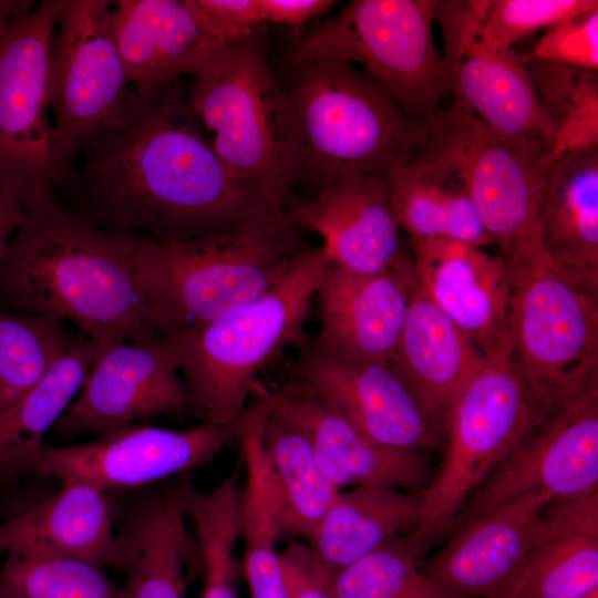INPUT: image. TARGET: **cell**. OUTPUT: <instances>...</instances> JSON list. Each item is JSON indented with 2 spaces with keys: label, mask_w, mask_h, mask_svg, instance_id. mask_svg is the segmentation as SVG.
I'll use <instances>...</instances> for the list:
<instances>
[{
  "label": "cell",
  "mask_w": 598,
  "mask_h": 598,
  "mask_svg": "<svg viewBox=\"0 0 598 598\" xmlns=\"http://www.w3.org/2000/svg\"><path fill=\"white\" fill-rule=\"evenodd\" d=\"M80 155L58 186L62 205L105 230L188 240L275 210L215 154L179 81L148 94L130 87L120 117Z\"/></svg>",
  "instance_id": "obj_1"
},
{
  "label": "cell",
  "mask_w": 598,
  "mask_h": 598,
  "mask_svg": "<svg viewBox=\"0 0 598 598\" xmlns=\"http://www.w3.org/2000/svg\"><path fill=\"white\" fill-rule=\"evenodd\" d=\"M22 207V223L0 257L1 310L68 319L101 350L161 340L133 266L145 235L90 224L52 192Z\"/></svg>",
  "instance_id": "obj_2"
},
{
  "label": "cell",
  "mask_w": 598,
  "mask_h": 598,
  "mask_svg": "<svg viewBox=\"0 0 598 598\" xmlns=\"http://www.w3.org/2000/svg\"><path fill=\"white\" fill-rule=\"evenodd\" d=\"M285 210L188 240L145 236L133 258L157 337L167 340L259 298L307 249Z\"/></svg>",
  "instance_id": "obj_3"
},
{
  "label": "cell",
  "mask_w": 598,
  "mask_h": 598,
  "mask_svg": "<svg viewBox=\"0 0 598 598\" xmlns=\"http://www.w3.org/2000/svg\"><path fill=\"white\" fill-rule=\"evenodd\" d=\"M287 62L281 85L292 117L296 184L317 195L350 175H383L421 145L426 123L360 68L326 58Z\"/></svg>",
  "instance_id": "obj_4"
},
{
  "label": "cell",
  "mask_w": 598,
  "mask_h": 598,
  "mask_svg": "<svg viewBox=\"0 0 598 598\" xmlns=\"http://www.w3.org/2000/svg\"><path fill=\"white\" fill-rule=\"evenodd\" d=\"M503 257L511 362L545 420L598 392V286L556 266L537 241Z\"/></svg>",
  "instance_id": "obj_5"
},
{
  "label": "cell",
  "mask_w": 598,
  "mask_h": 598,
  "mask_svg": "<svg viewBox=\"0 0 598 598\" xmlns=\"http://www.w3.org/2000/svg\"><path fill=\"white\" fill-rule=\"evenodd\" d=\"M320 246L302 251L259 298L202 327L163 340L204 421L231 426L260 391L259 372L300 342L312 299L331 268Z\"/></svg>",
  "instance_id": "obj_6"
},
{
  "label": "cell",
  "mask_w": 598,
  "mask_h": 598,
  "mask_svg": "<svg viewBox=\"0 0 598 598\" xmlns=\"http://www.w3.org/2000/svg\"><path fill=\"white\" fill-rule=\"evenodd\" d=\"M265 27L220 47L187 94L224 165L272 209L285 210L296 185V143L287 95L267 60Z\"/></svg>",
  "instance_id": "obj_7"
},
{
  "label": "cell",
  "mask_w": 598,
  "mask_h": 598,
  "mask_svg": "<svg viewBox=\"0 0 598 598\" xmlns=\"http://www.w3.org/2000/svg\"><path fill=\"white\" fill-rule=\"evenodd\" d=\"M544 419L530 404L509 358V343L485 354L442 420L443 457L420 494L421 556L450 534L468 496Z\"/></svg>",
  "instance_id": "obj_8"
},
{
  "label": "cell",
  "mask_w": 598,
  "mask_h": 598,
  "mask_svg": "<svg viewBox=\"0 0 598 598\" xmlns=\"http://www.w3.org/2000/svg\"><path fill=\"white\" fill-rule=\"evenodd\" d=\"M436 0H353L299 40L288 61L360 65L415 120L427 123L446 94L432 28Z\"/></svg>",
  "instance_id": "obj_9"
},
{
  "label": "cell",
  "mask_w": 598,
  "mask_h": 598,
  "mask_svg": "<svg viewBox=\"0 0 598 598\" xmlns=\"http://www.w3.org/2000/svg\"><path fill=\"white\" fill-rule=\"evenodd\" d=\"M419 150L461 181L503 256L537 241L536 215L550 167L538 146L494 131L453 99L426 123Z\"/></svg>",
  "instance_id": "obj_10"
},
{
  "label": "cell",
  "mask_w": 598,
  "mask_h": 598,
  "mask_svg": "<svg viewBox=\"0 0 598 598\" xmlns=\"http://www.w3.org/2000/svg\"><path fill=\"white\" fill-rule=\"evenodd\" d=\"M111 4L64 0L51 38L49 106L60 184L86 143L120 117L127 99L130 81L112 32Z\"/></svg>",
  "instance_id": "obj_11"
},
{
  "label": "cell",
  "mask_w": 598,
  "mask_h": 598,
  "mask_svg": "<svg viewBox=\"0 0 598 598\" xmlns=\"http://www.w3.org/2000/svg\"><path fill=\"white\" fill-rule=\"evenodd\" d=\"M64 0H40L0 42V189L21 205L61 181L49 121L50 45Z\"/></svg>",
  "instance_id": "obj_12"
},
{
  "label": "cell",
  "mask_w": 598,
  "mask_h": 598,
  "mask_svg": "<svg viewBox=\"0 0 598 598\" xmlns=\"http://www.w3.org/2000/svg\"><path fill=\"white\" fill-rule=\"evenodd\" d=\"M231 426L204 421L186 430L131 423L82 444H45L34 474L78 480L109 493L152 485L207 465L235 443Z\"/></svg>",
  "instance_id": "obj_13"
},
{
  "label": "cell",
  "mask_w": 598,
  "mask_h": 598,
  "mask_svg": "<svg viewBox=\"0 0 598 598\" xmlns=\"http://www.w3.org/2000/svg\"><path fill=\"white\" fill-rule=\"evenodd\" d=\"M286 385L320 401L381 444L424 453L442 446L441 423L391 360L350 361L312 344Z\"/></svg>",
  "instance_id": "obj_14"
},
{
  "label": "cell",
  "mask_w": 598,
  "mask_h": 598,
  "mask_svg": "<svg viewBox=\"0 0 598 598\" xmlns=\"http://www.w3.org/2000/svg\"><path fill=\"white\" fill-rule=\"evenodd\" d=\"M596 491L598 392L537 425L468 496L452 530L524 497L554 501Z\"/></svg>",
  "instance_id": "obj_15"
},
{
  "label": "cell",
  "mask_w": 598,
  "mask_h": 598,
  "mask_svg": "<svg viewBox=\"0 0 598 598\" xmlns=\"http://www.w3.org/2000/svg\"><path fill=\"white\" fill-rule=\"evenodd\" d=\"M188 411L190 395L167 343L120 341L101 350L52 431L56 439H70Z\"/></svg>",
  "instance_id": "obj_16"
},
{
  "label": "cell",
  "mask_w": 598,
  "mask_h": 598,
  "mask_svg": "<svg viewBox=\"0 0 598 598\" xmlns=\"http://www.w3.org/2000/svg\"><path fill=\"white\" fill-rule=\"evenodd\" d=\"M419 290L488 354L508 341L506 259L452 238H410Z\"/></svg>",
  "instance_id": "obj_17"
},
{
  "label": "cell",
  "mask_w": 598,
  "mask_h": 598,
  "mask_svg": "<svg viewBox=\"0 0 598 598\" xmlns=\"http://www.w3.org/2000/svg\"><path fill=\"white\" fill-rule=\"evenodd\" d=\"M412 264L378 274L331 267L316 296L321 327L315 347L350 361L394 355L414 286Z\"/></svg>",
  "instance_id": "obj_18"
},
{
  "label": "cell",
  "mask_w": 598,
  "mask_h": 598,
  "mask_svg": "<svg viewBox=\"0 0 598 598\" xmlns=\"http://www.w3.org/2000/svg\"><path fill=\"white\" fill-rule=\"evenodd\" d=\"M286 214L297 228L322 238L332 267L371 275L406 259L382 175L343 177L310 200L288 204Z\"/></svg>",
  "instance_id": "obj_19"
},
{
  "label": "cell",
  "mask_w": 598,
  "mask_h": 598,
  "mask_svg": "<svg viewBox=\"0 0 598 598\" xmlns=\"http://www.w3.org/2000/svg\"><path fill=\"white\" fill-rule=\"evenodd\" d=\"M272 412L297 424L339 489L388 485L421 494L433 477L427 453L381 444L320 401L283 385L272 392Z\"/></svg>",
  "instance_id": "obj_20"
},
{
  "label": "cell",
  "mask_w": 598,
  "mask_h": 598,
  "mask_svg": "<svg viewBox=\"0 0 598 598\" xmlns=\"http://www.w3.org/2000/svg\"><path fill=\"white\" fill-rule=\"evenodd\" d=\"M550 501L529 496L467 519L422 573L471 598H498L519 570Z\"/></svg>",
  "instance_id": "obj_21"
},
{
  "label": "cell",
  "mask_w": 598,
  "mask_h": 598,
  "mask_svg": "<svg viewBox=\"0 0 598 598\" xmlns=\"http://www.w3.org/2000/svg\"><path fill=\"white\" fill-rule=\"evenodd\" d=\"M116 534L128 598H185L202 576L198 543L172 482L140 496Z\"/></svg>",
  "instance_id": "obj_22"
},
{
  "label": "cell",
  "mask_w": 598,
  "mask_h": 598,
  "mask_svg": "<svg viewBox=\"0 0 598 598\" xmlns=\"http://www.w3.org/2000/svg\"><path fill=\"white\" fill-rule=\"evenodd\" d=\"M111 27L130 84L140 94L193 76L223 45L197 27L184 0H116Z\"/></svg>",
  "instance_id": "obj_23"
},
{
  "label": "cell",
  "mask_w": 598,
  "mask_h": 598,
  "mask_svg": "<svg viewBox=\"0 0 598 598\" xmlns=\"http://www.w3.org/2000/svg\"><path fill=\"white\" fill-rule=\"evenodd\" d=\"M598 589V491L550 501L498 598H582Z\"/></svg>",
  "instance_id": "obj_24"
},
{
  "label": "cell",
  "mask_w": 598,
  "mask_h": 598,
  "mask_svg": "<svg viewBox=\"0 0 598 598\" xmlns=\"http://www.w3.org/2000/svg\"><path fill=\"white\" fill-rule=\"evenodd\" d=\"M54 494L0 520V555L16 550L71 555L122 570L107 493L64 480Z\"/></svg>",
  "instance_id": "obj_25"
},
{
  "label": "cell",
  "mask_w": 598,
  "mask_h": 598,
  "mask_svg": "<svg viewBox=\"0 0 598 598\" xmlns=\"http://www.w3.org/2000/svg\"><path fill=\"white\" fill-rule=\"evenodd\" d=\"M535 233L556 266L598 286V146L565 153L550 165Z\"/></svg>",
  "instance_id": "obj_26"
},
{
  "label": "cell",
  "mask_w": 598,
  "mask_h": 598,
  "mask_svg": "<svg viewBox=\"0 0 598 598\" xmlns=\"http://www.w3.org/2000/svg\"><path fill=\"white\" fill-rule=\"evenodd\" d=\"M484 360L478 346L424 296L414 281L404 327L391 361L441 425Z\"/></svg>",
  "instance_id": "obj_27"
},
{
  "label": "cell",
  "mask_w": 598,
  "mask_h": 598,
  "mask_svg": "<svg viewBox=\"0 0 598 598\" xmlns=\"http://www.w3.org/2000/svg\"><path fill=\"white\" fill-rule=\"evenodd\" d=\"M233 425L241 450L245 484L240 494V539L244 542L243 570L252 598H288L278 540V503L272 472L265 452L264 431L271 413L272 393L256 394Z\"/></svg>",
  "instance_id": "obj_28"
},
{
  "label": "cell",
  "mask_w": 598,
  "mask_h": 598,
  "mask_svg": "<svg viewBox=\"0 0 598 598\" xmlns=\"http://www.w3.org/2000/svg\"><path fill=\"white\" fill-rule=\"evenodd\" d=\"M451 95L494 131L528 140L546 154L554 148L556 131L523 58L512 50L498 54L476 42Z\"/></svg>",
  "instance_id": "obj_29"
},
{
  "label": "cell",
  "mask_w": 598,
  "mask_h": 598,
  "mask_svg": "<svg viewBox=\"0 0 598 598\" xmlns=\"http://www.w3.org/2000/svg\"><path fill=\"white\" fill-rule=\"evenodd\" d=\"M101 349L82 333L29 391L0 410V482L34 474L45 434L80 392Z\"/></svg>",
  "instance_id": "obj_30"
},
{
  "label": "cell",
  "mask_w": 598,
  "mask_h": 598,
  "mask_svg": "<svg viewBox=\"0 0 598 598\" xmlns=\"http://www.w3.org/2000/svg\"><path fill=\"white\" fill-rule=\"evenodd\" d=\"M382 178L399 225L410 238L493 244L461 181L419 147Z\"/></svg>",
  "instance_id": "obj_31"
},
{
  "label": "cell",
  "mask_w": 598,
  "mask_h": 598,
  "mask_svg": "<svg viewBox=\"0 0 598 598\" xmlns=\"http://www.w3.org/2000/svg\"><path fill=\"white\" fill-rule=\"evenodd\" d=\"M420 494L388 485L340 491L313 536L312 553L332 574L374 551L420 520Z\"/></svg>",
  "instance_id": "obj_32"
},
{
  "label": "cell",
  "mask_w": 598,
  "mask_h": 598,
  "mask_svg": "<svg viewBox=\"0 0 598 598\" xmlns=\"http://www.w3.org/2000/svg\"><path fill=\"white\" fill-rule=\"evenodd\" d=\"M264 446L281 536L310 539L340 491L322 472L307 434L272 410L265 425Z\"/></svg>",
  "instance_id": "obj_33"
},
{
  "label": "cell",
  "mask_w": 598,
  "mask_h": 598,
  "mask_svg": "<svg viewBox=\"0 0 598 598\" xmlns=\"http://www.w3.org/2000/svg\"><path fill=\"white\" fill-rule=\"evenodd\" d=\"M243 471L240 457L228 476L209 492L196 489L189 473L173 481L200 550L204 579L200 598H239L243 566L236 557V545L240 539Z\"/></svg>",
  "instance_id": "obj_34"
},
{
  "label": "cell",
  "mask_w": 598,
  "mask_h": 598,
  "mask_svg": "<svg viewBox=\"0 0 598 598\" xmlns=\"http://www.w3.org/2000/svg\"><path fill=\"white\" fill-rule=\"evenodd\" d=\"M542 105L556 131L551 165L560 155L598 146V72L523 58Z\"/></svg>",
  "instance_id": "obj_35"
},
{
  "label": "cell",
  "mask_w": 598,
  "mask_h": 598,
  "mask_svg": "<svg viewBox=\"0 0 598 598\" xmlns=\"http://www.w3.org/2000/svg\"><path fill=\"white\" fill-rule=\"evenodd\" d=\"M0 598H128L104 566L76 556L32 550L6 555Z\"/></svg>",
  "instance_id": "obj_36"
},
{
  "label": "cell",
  "mask_w": 598,
  "mask_h": 598,
  "mask_svg": "<svg viewBox=\"0 0 598 598\" xmlns=\"http://www.w3.org/2000/svg\"><path fill=\"white\" fill-rule=\"evenodd\" d=\"M80 337L60 318L0 309V410L34 386Z\"/></svg>",
  "instance_id": "obj_37"
},
{
  "label": "cell",
  "mask_w": 598,
  "mask_h": 598,
  "mask_svg": "<svg viewBox=\"0 0 598 598\" xmlns=\"http://www.w3.org/2000/svg\"><path fill=\"white\" fill-rule=\"evenodd\" d=\"M411 535H399L340 569L331 587L336 598H471L431 579L419 566Z\"/></svg>",
  "instance_id": "obj_38"
},
{
  "label": "cell",
  "mask_w": 598,
  "mask_h": 598,
  "mask_svg": "<svg viewBox=\"0 0 598 598\" xmlns=\"http://www.w3.org/2000/svg\"><path fill=\"white\" fill-rule=\"evenodd\" d=\"M597 9V0H494L478 42L504 54L542 29Z\"/></svg>",
  "instance_id": "obj_39"
},
{
  "label": "cell",
  "mask_w": 598,
  "mask_h": 598,
  "mask_svg": "<svg viewBox=\"0 0 598 598\" xmlns=\"http://www.w3.org/2000/svg\"><path fill=\"white\" fill-rule=\"evenodd\" d=\"M494 0H436L434 22L443 37L441 68L444 89L451 94L461 64L480 41Z\"/></svg>",
  "instance_id": "obj_40"
},
{
  "label": "cell",
  "mask_w": 598,
  "mask_h": 598,
  "mask_svg": "<svg viewBox=\"0 0 598 598\" xmlns=\"http://www.w3.org/2000/svg\"><path fill=\"white\" fill-rule=\"evenodd\" d=\"M529 58L598 71V9L570 17L540 37Z\"/></svg>",
  "instance_id": "obj_41"
},
{
  "label": "cell",
  "mask_w": 598,
  "mask_h": 598,
  "mask_svg": "<svg viewBox=\"0 0 598 598\" xmlns=\"http://www.w3.org/2000/svg\"><path fill=\"white\" fill-rule=\"evenodd\" d=\"M199 30L220 45L241 42L264 23L257 0H184Z\"/></svg>",
  "instance_id": "obj_42"
},
{
  "label": "cell",
  "mask_w": 598,
  "mask_h": 598,
  "mask_svg": "<svg viewBox=\"0 0 598 598\" xmlns=\"http://www.w3.org/2000/svg\"><path fill=\"white\" fill-rule=\"evenodd\" d=\"M280 564L288 598H336L331 587L334 574L309 546L290 540L280 553Z\"/></svg>",
  "instance_id": "obj_43"
},
{
  "label": "cell",
  "mask_w": 598,
  "mask_h": 598,
  "mask_svg": "<svg viewBox=\"0 0 598 598\" xmlns=\"http://www.w3.org/2000/svg\"><path fill=\"white\" fill-rule=\"evenodd\" d=\"M258 12L264 24L291 27L298 39L302 25L316 17L323 16L334 6L332 0H257Z\"/></svg>",
  "instance_id": "obj_44"
},
{
  "label": "cell",
  "mask_w": 598,
  "mask_h": 598,
  "mask_svg": "<svg viewBox=\"0 0 598 598\" xmlns=\"http://www.w3.org/2000/svg\"><path fill=\"white\" fill-rule=\"evenodd\" d=\"M23 219L22 205L0 189V257Z\"/></svg>",
  "instance_id": "obj_45"
},
{
  "label": "cell",
  "mask_w": 598,
  "mask_h": 598,
  "mask_svg": "<svg viewBox=\"0 0 598 598\" xmlns=\"http://www.w3.org/2000/svg\"><path fill=\"white\" fill-rule=\"evenodd\" d=\"M37 1L0 0V42L13 21L29 11Z\"/></svg>",
  "instance_id": "obj_46"
},
{
  "label": "cell",
  "mask_w": 598,
  "mask_h": 598,
  "mask_svg": "<svg viewBox=\"0 0 598 598\" xmlns=\"http://www.w3.org/2000/svg\"><path fill=\"white\" fill-rule=\"evenodd\" d=\"M582 598H598V589L587 594L586 596H584Z\"/></svg>",
  "instance_id": "obj_47"
}]
</instances>
